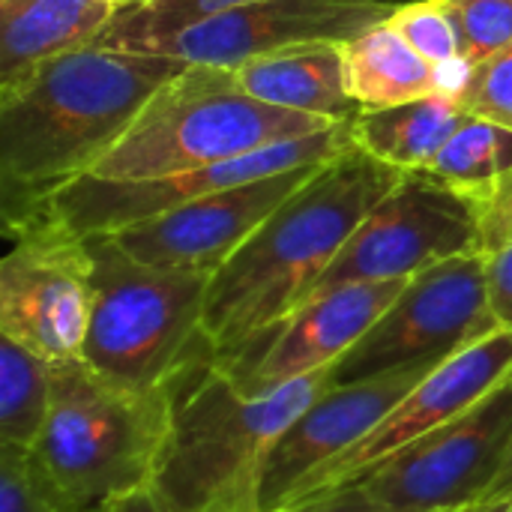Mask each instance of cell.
<instances>
[{
	"label": "cell",
	"instance_id": "cell-1",
	"mask_svg": "<svg viewBox=\"0 0 512 512\" xmlns=\"http://www.w3.org/2000/svg\"><path fill=\"white\" fill-rule=\"evenodd\" d=\"M402 174L351 141L210 276L204 333L222 369L237 375L258 357Z\"/></svg>",
	"mask_w": 512,
	"mask_h": 512
},
{
	"label": "cell",
	"instance_id": "cell-2",
	"mask_svg": "<svg viewBox=\"0 0 512 512\" xmlns=\"http://www.w3.org/2000/svg\"><path fill=\"white\" fill-rule=\"evenodd\" d=\"M183 66L153 51L90 45L0 90L3 225L87 177L147 99Z\"/></svg>",
	"mask_w": 512,
	"mask_h": 512
},
{
	"label": "cell",
	"instance_id": "cell-3",
	"mask_svg": "<svg viewBox=\"0 0 512 512\" xmlns=\"http://www.w3.org/2000/svg\"><path fill=\"white\" fill-rule=\"evenodd\" d=\"M333 384V369L252 393L216 360L180 390L153 489L171 512H261V471L276 438Z\"/></svg>",
	"mask_w": 512,
	"mask_h": 512
},
{
	"label": "cell",
	"instance_id": "cell-4",
	"mask_svg": "<svg viewBox=\"0 0 512 512\" xmlns=\"http://www.w3.org/2000/svg\"><path fill=\"white\" fill-rule=\"evenodd\" d=\"M84 240L93 261V300L81 360L135 390H183L216 360L204 333L210 276L150 267L114 234Z\"/></svg>",
	"mask_w": 512,
	"mask_h": 512
},
{
	"label": "cell",
	"instance_id": "cell-5",
	"mask_svg": "<svg viewBox=\"0 0 512 512\" xmlns=\"http://www.w3.org/2000/svg\"><path fill=\"white\" fill-rule=\"evenodd\" d=\"M330 120L285 111L246 93L234 69L186 63L138 111L87 177L156 180L324 132Z\"/></svg>",
	"mask_w": 512,
	"mask_h": 512
},
{
	"label": "cell",
	"instance_id": "cell-6",
	"mask_svg": "<svg viewBox=\"0 0 512 512\" xmlns=\"http://www.w3.org/2000/svg\"><path fill=\"white\" fill-rule=\"evenodd\" d=\"M180 390L117 384L81 357L51 363V408L33 447L81 512L153 483Z\"/></svg>",
	"mask_w": 512,
	"mask_h": 512
},
{
	"label": "cell",
	"instance_id": "cell-7",
	"mask_svg": "<svg viewBox=\"0 0 512 512\" xmlns=\"http://www.w3.org/2000/svg\"><path fill=\"white\" fill-rule=\"evenodd\" d=\"M3 228L12 246L0 261V336L51 363L81 357L93 300L87 240L48 204Z\"/></svg>",
	"mask_w": 512,
	"mask_h": 512
},
{
	"label": "cell",
	"instance_id": "cell-8",
	"mask_svg": "<svg viewBox=\"0 0 512 512\" xmlns=\"http://www.w3.org/2000/svg\"><path fill=\"white\" fill-rule=\"evenodd\" d=\"M462 255H483L474 198L429 171H405L348 237L309 300L354 282L414 279Z\"/></svg>",
	"mask_w": 512,
	"mask_h": 512
},
{
	"label": "cell",
	"instance_id": "cell-9",
	"mask_svg": "<svg viewBox=\"0 0 512 512\" xmlns=\"http://www.w3.org/2000/svg\"><path fill=\"white\" fill-rule=\"evenodd\" d=\"M498 327L486 294V255L441 261L408 279L375 327L333 366V384L438 366Z\"/></svg>",
	"mask_w": 512,
	"mask_h": 512
},
{
	"label": "cell",
	"instance_id": "cell-10",
	"mask_svg": "<svg viewBox=\"0 0 512 512\" xmlns=\"http://www.w3.org/2000/svg\"><path fill=\"white\" fill-rule=\"evenodd\" d=\"M512 447V375L456 420L408 444L357 483L393 507L459 512L486 501Z\"/></svg>",
	"mask_w": 512,
	"mask_h": 512
},
{
	"label": "cell",
	"instance_id": "cell-11",
	"mask_svg": "<svg viewBox=\"0 0 512 512\" xmlns=\"http://www.w3.org/2000/svg\"><path fill=\"white\" fill-rule=\"evenodd\" d=\"M351 123L330 126L315 135H303L294 141H279L264 150L234 156L216 165L180 171L156 180H99L78 177L57 189L45 204L51 213L78 237L93 234H117L129 225L147 222L159 213H168L186 201H195L210 192H222L240 183H252L261 177H273L282 171L324 165L339 156L351 144Z\"/></svg>",
	"mask_w": 512,
	"mask_h": 512
},
{
	"label": "cell",
	"instance_id": "cell-12",
	"mask_svg": "<svg viewBox=\"0 0 512 512\" xmlns=\"http://www.w3.org/2000/svg\"><path fill=\"white\" fill-rule=\"evenodd\" d=\"M384 0H252L195 18L132 51H153L183 63L225 66L303 42H348L390 21Z\"/></svg>",
	"mask_w": 512,
	"mask_h": 512
},
{
	"label": "cell",
	"instance_id": "cell-13",
	"mask_svg": "<svg viewBox=\"0 0 512 512\" xmlns=\"http://www.w3.org/2000/svg\"><path fill=\"white\" fill-rule=\"evenodd\" d=\"M512 375V327H498L489 336L471 342L450 360L438 363L360 444L348 453L309 474L288 498L285 507L357 483L363 474L435 432L438 426L456 420L489 396L501 381ZM282 507V510H285Z\"/></svg>",
	"mask_w": 512,
	"mask_h": 512
},
{
	"label": "cell",
	"instance_id": "cell-14",
	"mask_svg": "<svg viewBox=\"0 0 512 512\" xmlns=\"http://www.w3.org/2000/svg\"><path fill=\"white\" fill-rule=\"evenodd\" d=\"M318 168L306 165L201 195L114 237L132 258L150 267L213 276Z\"/></svg>",
	"mask_w": 512,
	"mask_h": 512
},
{
	"label": "cell",
	"instance_id": "cell-15",
	"mask_svg": "<svg viewBox=\"0 0 512 512\" xmlns=\"http://www.w3.org/2000/svg\"><path fill=\"white\" fill-rule=\"evenodd\" d=\"M435 366H408L378 378L330 384L270 447L258 504L282 510L291 492L315 471L360 444Z\"/></svg>",
	"mask_w": 512,
	"mask_h": 512
},
{
	"label": "cell",
	"instance_id": "cell-16",
	"mask_svg": "<svg viewBox=\"0 0 512 512\" xmlns=\"http://www.w3.org/2000/svg\"><path fill=\"white\" fill-rule=\"evenodd\" d=\"M405 285L408 279L354 282L306 300L234 378L252 393H267L294 378L333 369L375 327Z\"/></svg>",
	"mask_w": 512,
	"mask_h": 512
},
{
	"label": "cell",
	"instance_id": "cell-17",
	"mask_svg": "<svg viewBox=\"0 0 512 512\" xmlns=\"http://www.w3.org/2000/svg\"><path fill=\"white\" fill-rule=\"evenodd\" d=\"M132 0H0V90L96 45Z\"/></svg>",
	"mask_w": 512,
	"mask_h": 512
},
{
	"label": "cell",
	"instance_id": "cell-18",
	"mask_svg": "<svg viewBox=\"0 0 512 512\" xmlns=\"http://www.w3.org/2000/svg\"><path fill=\"white\" fill-rule=\"evenodd\" d=\"M345 42H303L258 54L234 72L258 102L312 114L330 123H354L363 108L348 93Z\"/></svg>",
	"mask_w": 512,
	"mask_h": 512
},
{
	"label": "cell",
	"instance_id": "cell-19",
	"mask_svg": "<svg viewBox=\"0 0 512 512\" xmlns=\"http://www.w3.org/2000/svg\"><path fill=\"white\" fill-rule=\"evenodd\" d=\"M348 93L363 111L393 108L423 96H444L438 66L423 60L390 21L369 27L345 45Z\"/></svg>",
	"mask_w": 512,
	"mask_h": 512
},
{
	"label": "cell",
	"instance_id": "cell-20",
	"mask_svg": "<svg viewBox=\"0 0 512 512\" xmlns=\"http://www.w3.org/2000/svg\"><path fill=\"white\" fill-rule=\"evenodd\" d=\"M468 111L456 96H423L393 108L363 111L351 123V138L369 156L399 168L426 171Z\"/></svg>",
	"mask_w": 512,
	"mask_h": 512
},
{
	"label": "cell",
	"instance_id": "cell-21",
	"mask_svg": "<svg viewBox=\"0 0 512 512\" xmlns=\"http://www.w3.org/2000/svg\"><path fill=\"white\" fill-rule=\"evenodd\" d=\"M51 408V360L0 336V444L36 447Z\"/></svg>",
	"mask_w": 512,
	"mask_h": 512
},
{
	"label": "cell",
	"instance_id": "cell-22",
	"mask_svg": "<svg viewBox=\"0 0 512 512\" xmlns=\"http://www.w3.org/2000/svg\"><path fill=\"white\" fill-rule=\"evenodd\" d=\"M426 171L468 198H480L512 171V129L468 114Z\"/></svg>",
	"mask_w": 512,
	"mask_h": 512
},
{
	"label": "cell",
	"instance_id": "cell-23",
	"mask_svg": "<svg viewBox=\"0 0 512 512\" xmlns=\"http://www.w3.org/2000/svg\"><path fill=\"white\" fill-rule=\"evenodd\" d=\"M252 3V0H132L114 24L105 30V36L96 42L102 48H123L132 51L156 36H165L195 18H204L210 12H219L225 6Z\"/></svg>",
	"mask_w": 512,
	"mask_h": 512
},
{
	"label": "cell",
	"instance_id": "cell-24",
	"mask_svg": "<svg viewBox=\"0 0 512 512\" xmlns=\"http://www.w3.org/2000/svg\"><path fill=\"white\" fill-rule=\"evenodd\" d=\"M0 512H81L33 447L0 444Z\"/></svg>",
	"mask_w": 512,
	"mask_h": 512
},
{
	"label": "cell",
	"instance_id": "cell-25",
	"mask_svg": "<svg viewBox=\"0 0 512 512\" xmlns=\"http://www.w3.org/2000/svg\"><path fill=\"white\" fill-rule=\"evenodd\" d=\"M396 33L432 66H447L465 60L459 30L453 24L444 0H408L399 3L390 15Z\"/></svg>",
	"mask_w": 512,
	"mask_h": 512
},
{
	"label": "cell",
	"instance_id": "cell-26",
	"mask_svg": "<svg viewBox=\"0 0 512 512\" xmlns=\"http://www.w3.org/2000/svg\"><path fill=\"white\" fill-rule=\"evenodd\" d=\"M474 66L512 45V0H444Z\"/></svg>",
	"mask_w": 512,
	"mask_h": 512
},
{
	"label": "cell",
	"instance_id": "cell-27",
	"mask_svg": "<svg viewBox=\"0 0 512 512\" xmlns=\"http://www.w3.org/2000/svg\"><path fill=\"white\" fill-rule=\"evenodd\" d=\"M459 102L471 117L512 129V45L471 66Z\"/></svg>",
	"mask_w": 512,
	"mask_h": 512
},
{
	"label": "cell",
	"instance_id": "cell-28",
	"mask_svg": "<svg viewBox=\"0 0 512 512\" xmlns=\"http://www.w3.org/2000/svg\"><path fill=\"white\" fill-rule=\"evenodd\" d=\"M474 207H477L480 252L492 255L498 249L512 246V171H507L480 198H474Z\"/></svg>",
	"mask_w": 512,
	"mask_h": 512
},
{
	"label": "cell",
	"instance_id": "cell-29",
	"mask_svg": "<svg viewBox=\"0 0 512 512\" xmlns=\"http://www.w3.org/2000/svg\"><path fill=\"white\" fill-rule=\"evenodd\" d=\"M288 512H426V510H405V507H393L387 501L372 498L366 489L360 486H342L324 495H312L306 501H297Z\"/></svg>",
	"mask_w": 512,
	"mask_h": 512
},
{
	"label": "cell",
	"instance_id": "cell-30",
	"mask_svg": "<svg viewBox=\"0 0 512 512\" xmlns=\"http://www.w3.org/2000/svg\"><path fill=\"white\" fill-rule=\"evenodd\" d=\"M489 309L501 327H512V246L486 255Z\"/></svg>",
	"mask_w": 512,
	"mask_h": 512
},
{
	"label": "cell",
	"instance_id": "cell-31",
	"mask_svg": "<svg viewBox=\"0 0 512 512\" xmlns=\"http://www.w3.org/2000/svg\"><path fill=\"white\" fill-rule=\"evenodd\" d=\"M90 512H171L168 504L159 498V492L153 489V483L147 486H138L132 492H123V495H114L108 501H102L96 510Z\"/></svg>",
	"mask_w": 512,
	"mask_h": 512
},
{
	"label": "cell",
	"instance_id": "cell-32",
	"mask_svg": "<svg viewBox=\"0 0 512 512\" xmlns=\"http://www.w3.org/2000/svg\"><path fill=\"white\" fill-rule=\"evenodd\" d=\"M512 495V447H510V456H507V462H504V468H501V474H498V480H495V486H492V492L486 495V501H504V498H510Z\"/></svg>",
	"mask_w": 512,
	"mask_h": 512
},
{
	"label": "cell",
	"instance_id": "cell-33",
	"mask_svg": "<svg viewBox=\"0 0 512 512\" xmlns=\"http://www.w3.org/2000/svg\"><path fill=\"white\" fill-rule=\"evenodd\" d=\"M498 504V501H495ZM492 501H480V504H474V507H465V510L459 512H492V507H495Z\"/></svg>",
	"mask_w": 512,
	"mask_h": 512
},
{
	"label": "cell",
	"instance_id": "cell-34",
	"mask_svg": "<svg viewBox=\"0 0 512 512\" xmlns=\"http://www.w3.org/2000/svg\"><path fill=\"white\" fill-rule=\"evenodd\" d=\"M492 512H512V495L510 498H504V501H498V504L492 507Z\"/></svg>",
	"mask_w": 512,
	"mask_h": 512
},
{
	"label": "cell",
	"instance_id": "cell-35",
	"mask_svg": "<svg viewBox=\"0 0 512 512\" xmlns=\"http://www.w3.org/2000/svg\"><path fill=\"white\" fill-rule=\"evenodd\" d=\"M384 3H393V6H399V3H408V0H384Z\"/></svg>",
	"mask_w": 512,
	"mask_h": 512
},
{
	"label": "cell",
	"instance_id": "cell-36",
	"mask_svg": "<svg viewBox=\"0 0 512 512\" xmlns=\"http://www.w3.org/2000/svg\"><path fill=\"white\" fill-rule=\"evenodd\" d=\"M264 512H288V510H264Z\"/></svg>",
	"mask_w": 512,
	"mask_h": 512
}]
</instances>
